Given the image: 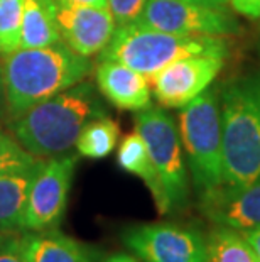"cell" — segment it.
Masks as SVG:
<instances>
[{
  "label": "cell",
  "instance_id": "cell-1",
  "mask_svg": "<svg viewBox=\"0 0 260 262\" xmlns=\"http://www.w3.org/2000/svg\"><path fill=\"white\" fill-rule=\"evenodd\" d=\"M91 71L90 58L63 41L44 48H20L2 59L7 119L78 85Z\"/></svg>",
  "mask_w": 260,
  "mask_h": 262
},
{
  "label": "cell",
  "instance_id": "cell-2",
  "mask_svg": "<svg viewBox=\"0 0 260 262\" xmlns=\"http://www.w3.org/2000/svg\"><path fill=\"white\" fill-rule=\"evenodd\" d=\"M105 115L90 83H78L9 119V130L27 152L53 158L75 147L88 122Z\"/></svg>",
  "mask_w": 260,
  "mask_h": 262
},
{
  "label": "cell",
  "instance_id": "cell-3",
  "mask_svg": "<svg viewBox=\"0 0 260 262\" xmlns=\"http://www.w3.org/2000/svg\"><path fill=\"white\" fill-rule=\"evenodd\" d=\"M223 185L260 181V71L240 76L220 95Z\"/></svg>",
  "mask_w": 260,
  "mask_h": 262
},
{
  "label": "cell",
  "instance_id": "cell-4",
  "mask_svg": "<svg viewBox=\"0 0 260 262\" xmlns=\"http://www.w3.org/2000/svg\"><path fill=\"white\" fill-rule=\"evenodd\" d=\"M230 54L226 37L179 36L149 29L137 24L117 27L100 59L117 61L151 78L174 61L191 56H215L225 59Z\"/></svg>",
  "mask_w": 260,
  "mask_h": 262
},
{
  "label": "cell",
  "instance_id": "cell-5",
  "mask_svg": "<svg viewBox=\"0 0 260 262\" xmlns=\"http://www.w3.org/2000/svg\"><path fill=\"white\" fill-rule=\"evenodd\" d=\"M179 137L198 196L223 185V130L217 90H204L181 108Z\"/></svg>",
  "mask_w": 260,
  "mask_h": 262
},
{
  "label": "cell",
  "instance_id": "cell-6",
  "mask_svg": "<svg viewBox=\"0 0 260 262\" xmlns=\"http://www.w3.org/2000/svg\"><path fill=\"white\" fill-rule=\"evenodd\" d=\"M135 130L146 141L169 213L184 210L190 203V174L174 119L166 110L151 105L137 112Z\"/></svg>",
  "mask_w": 260,
  "mask_h": 262
},
{
  "label": "cell",
  "instance_id": "cell-7",
  "mask_svg": "<svg viewBox=\"0 0 260 262\" xmlns=\"http://www.w3.org/2000/svg\"><path fill=\"white\" fill-rule=\"evenodd\" d=\"M122 242L142 262H208L206 233L195 225L154 222L127 227Z\"/></svg>",
  "mask_w": 260,
  "mask_h": 262
},
{
  "label": "cell",
  "instance_id": "cell-8",
  "mask_svg": "<svg viewBox=\"0 0 260 262\" xmlns=\"http://www.w3.org/2000/svg\"><path fill=\"white\" fill-rule=\"evenodd\" d=\"M135 24L179 36L228 37L240 32L230 7H206L187 0H147Z\"/></svg>",
  "mask_w": 260,
  "mask_h": 262
},
{
  "label": "cell",
  "instance_id": "cell-9",
  "mask_svg": "<svg viewBox=\"0 0 260 262\" xmlns=\"http://www.w3.org/2000/svg\"><path fill=\"white\" fill-rule=\"evenodd\" d=\"M78 158L59 154L44 161L31 183L22 232L58 228L64 216Z\"/></svg>",
  "mask_w": 260,
  "mask_h": 262
},
{
  "label": "cell",
  "instance_id": "cell-10",
  "mask_svg": "<svg viewBox=\"0 0 260 262\" xmlns=\"http://www.w3.org/2000/svg\"><path fill=\"white\" fill-rule=\"evenodd\" d=\"M225 59L215 56H191L168 64L157 71L149 83L162 107L182 108L208 90L223 70Z\"/></svg>",
  "mask_w": 260,
  "mask_h": 262
},
{
  "label": "cell",
  "instance_id": "cell-11",
  "mask_svg": "<svg viewBox=\"0 0 260 262\" xmlns=\"http://www.w3.org/2000/svg\"><path fill=\"white\" fill-rule=\"evenodd\" d=\"M56 19L61 41L85 58L100 54L117 29L108 7L58 4Z\"/></svg>",
  "mask_w": 260,
  "mask_h": 262
},
{
  "label": "cell",
  "instance_id": "cell-12",
  "mask_svg": "<svg viewBox=\"0 0 260 262\" xmlns=\"http://www.w3.org/2000/svg\"><path fill=\"white\" fill-rule=\"evenodd\" d=\"M201 213L217 225L240 232L260 227V181L245 186L221 185L200 194Z\"/></svg>",
  "mask_w": 260,
  "mask_h": 262
},
{
  "label": "cell",
  "instance_id": "cell-13",
  "mask_svg": "<svg viewBox=\"0 0 260 262\" xmlns=\"http://www.w3.org/2000/svg\"><path fill=\"white\" fill-rule=\"evenodd\" d=\"M95 80L103 97L120 110L140 112L151 107V83L129 66L100 59L95 68Z\"/></svg>",
  "mask_w": 260,
  "mask_h": 262
},
{
  "label": "cell",
  "instance_id": "cell-14",
  "mask_svg": "<svg viewBox=\"0 0 260 262\" xmlns=\"http://www.w3.org/2000/svg\"><path fill=\"white\" fill-rule=\"evenodd\" d=\"M20 247L29 262H97L95 250L58 228L20 232Z\"/></svg>",
  "mask_w": 260,
  "mask_h": 262
},
{
  "label": "cell",
  "instance_id": "cell-15",
  "mask_svg": "<svg viewBox=\"0 0 260 262\" xmlns=\"http://www.w3.org/2000/svg\"><path fill=\"white\" fill-rule=\"evenodd\" d=\"M117 163L124 171L140 178L144 181V185L151 191L157 211L160 215H168L169 208H168V202H166L164 191H162V188H160L156 169H154V166H152L146 141H144L142 136L137 130L127 134V136L122 139L119 150H117Z\"/></svg>",
  "mask_w": 260,
  "mask_h": 262
},
{
  "label": "cell",
  "instance_id": "cell-16",
  "mask_svg": "<svg viewBox=\"0 0 260 262\" xmlns=\"http://www.w3.org/2000/svg\"><path fill=\"white\" fill-rule=\"evenodd\" d=\"M42 163L0 178V232H22L31 183Z\"/></svg>",
  "mask_w": 260,
  "mask_h": 262
},
{
  "label": "cell",
  "instance_id": "cell-17",
  "mask_svg": "<svg viewBox=\"0 0 260 262\" xmlns=\"http://www.w3.org/2000/svg\"><path fill=\"white\" fill-rule=\"evenodd\" d=\"M56 0H24L20 48H44L59 42Z\"/></svg>",
  "mask_w": 260,
  "mask_h": 262
},
{
  "label": "cell",
  "instance_id": "cell-18",
  "mask_svg": "<svg viewBox=\"0 0 260 262\" xmlns=\"http://www.w3.org/2000/svg\"><path fill=\"white\" fill-rule=\"evenodd\" d=\"M206 252L208 262H260L243 232L217 224L206 232Z\"/></svg>",
  "mask_w": 260,
  "mask_h": 262
},
{
  "label": "cell",
  "instance_id": "cell-19",
  "mask_svg": "<svg viewBox=\"0 0 260 262\" xmlns=\"http://www.w3.org/2000/svg\"><path fill=\"white\" fill-rule=\"evenodd\" d=\"M120 137V125L107 115L97 117L83 127L75 142L76 152L83 158L103 159L115 150Z\"/></svg>",
  "mask_w": 260,
  "mask_h": 262
},
{
  "label": "cell",
  "instance_id": "cell-20",
  "mask_svg": "<svg viewBox=\"0 0 260 262\" xmlns=\"http://www.w3.org/2000/svg\"><path fill=\"white\" fill-rule=\"evenodd\" d=\"M24 0H0V56L20 49Z\"/></svg>",
  "mask_w": 260,
  "mask_h": 262
},
{
  "label": "cell",
  "instance_id": "cell-21",
  "mask_svg": "<svg viewBox=\"0 0 260 262\" xmlns=\"http://www.w3.org/2000/svg\"><path fill=\"white\" fill-rule=\"evenodd\" d=\"M147 0H108L107 7L115 20V26H129L135 24L140 17Z\"/></svg>",
  "mask_w": 260,
  "mask_h": 262
},
{
  "label": "cell",
  "instance_id": "cell-22",
  "mask_svg": "<svg viewBox=\"0 0 260 262\" xmlns=\"http://www.w3.org/2000/svg\"><path fill=\"white\" fill-rule=\"evenodd\" d=\"M0 262H29L20 247V232H0Z\"/></svg>",
  "mask_w": 260,
  "mask_h": 262
},
{
  "label": "cell",
  "instance_id": "cell-23",
  "mask_svg": "<svg viewBox=\"0 0 260 262\" xmlns=\"http://www.w3.org/2000/svg\"><path fill=\"white\" fill-rule=\"evenodd\" d=\"M39 158L32 156L29 152L22 156H7V158H0V178L5 174H12V172H19L22 169H27L34 166Z\"/></svg>",
  "mask_w": 260,
  "mask_h": 262
},
{
  "label": "cell",
  "instance_id": "cell-24",
  "mask_svg": "<svg viewBox=\"0 0 260 262\" xmlns=\"http://www.w3.org/2000/svg\"><path fill=\"white\" fill-rule=\"evenodd\" d=\"M228 7L247 19H260V0H228Z\"/></svg>",
  "mask_w": 260,
  "mask_h": 262
},
{
  "label": "cell",
  "instance_id": "cell-25",
  "mask_svg": "<svg viewBox=\"0 0 260 262\" xmlns=\"http://www.w3.org/2000/svg\"><path fill=\"white\" fill-rule=\"evenodd\" d=\"M27 150L15 141V137L10 134V130H4L0 127V158H7V156H22Z\"/></svg>",
  "mask_w": 260,
  "mask_h": 262
},
{
  "label": "cell",
  "instance_id": "cell-26",
  "mask_svg": "<svg viewBox=\"0 0 260 262\" xmlns=\"http://www.w3.org/2000/svg\"><path fill=\"white\" fill-rule=\"evenodd\" d=\"M97 262H142L140 259H137L135 255L125 254V252H113L105 255L102 259H97Z\"/></svg>",
  "mask_w": 260,
  "mask_h": 262
},
{
  "label": "cell",
  "instance_id": "cell-27",
  "mask_svg": "<svg viewBox=\"0 0 260 262\" xmlns=\"http://www.w3.org/2000/svg\"><path fill=\"white\" fill-rule=\"evenodd\" d=\"M243 235H245L247 242L250 244V247L253 249V252H255L257 257L260 259V227L253 228V230L243 232Z\"/></svg>",
  "mask_w": 260,
  "mask_h": 262
},
{
  "label": "cell",
  "instance_id": "cell-28",
  "mask_svg": "<svg viewBox=\"0 0 260 262\" xmlns=\"http://www.w3.org/2000/svg\"><path fill=\"white\" fill-rule=\"evenodd\" d=\"M61 5H91V7H107L108 0H56Z\"/></svg>",
  "mask_w": 260,
  "mask_h": 262
},
{
  "label": "cell",
  "instance_id": "cell-29",
  "mask_svg": "<svg viewBox=\"0 0 260 262\" xmlns=\"http://www.w3.org/2000/svg\"><path fill=\"white\" fill-rule=\"evenodd\" d=\"M7 117V100H5V86H4V73L2 63H0V120Z\"/></svg>",
  "mask_w": 260,
  "mask_h": 262
},
{
  "label": "cell",
  "instance_id": "cell-30",
  "mask_svg": "<svg viewBox=\"0 0 260 262\" xmlns=\"http://www.w3.org/2000/svg\"><path fill=\"white\" fill-rule=\"evenodd\" d=\"M187 2L206 5V7H217V9H226V7H228V0H187Z\"/></svg>",
  "mask_w": 260,
  "mask_h": 262
}]
</instances>
